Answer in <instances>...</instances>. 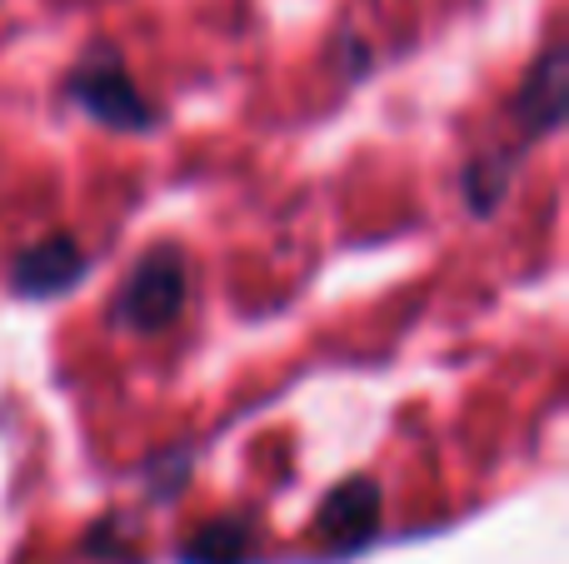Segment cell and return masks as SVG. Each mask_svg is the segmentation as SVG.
<instances>
[{
  "instance_id": "1",
  "label": "cell",
  "mask_w": 569,
  "mask_h": 564,
  "mask_svg": "<svg viewBox=\"0 0 569 564\" xmlns=\"http://www.w3.org/2000/svg\"><path fill=\"white\" fill-rule=\"evenodd\" d=\"M190 300V270L186 255L176 245H156L136 260V270L126 275V285L110 300V320L120 330H140V335H156V330L176 325L180 310Z\"/></svg>"
},
{
  "instance_id": "4",
  "label": "cell",
  "mask_w": 569,
  "mask_h": 564,
  "mask_svg": "<svg viewBox=\"0 0 569 564\" xmlns=\"http://www.w3.org/2000/svg\"><path fill=\"white\" fill-rule=\"evenodd\" d=\"M375 530H380V490H375V480H365V475L345 480L320 505V535L330 540V550H340V555L370 545Z\"/></svg>"
},
{
  "instance_id": "5",
  "label": "cell",
  "mask_w": 569,
  "mask_h": 564,
  "mask_svg": "<svg viewBox=\"0 0 569 564\" xmlns=\"http://www.w3.org/2000/svg\"><path fill=\"white\" fill-rule=\"evenodd\" d=\"M565 85H569L565 46L540 50V60L530 66V75H525L520 95H515V105H510L515 125H525V135H530V140L550 135V130L565 120Z\"/></svg>"
},
{
  "instance_id": "6",
  "label": "cell",
  "mask_w": 569,
  "mask_h": 564,
  "mask_svg": "<svg viewBox=\"0 0 569 564\" xmlns=\"http://www.w3.org/2000/svg\"><path fill=\"white\" fill-rule=\"evenodd\" d=\"M240 560H246V530L240 525H216L186 545V564H240Z\"/></svg>"
},
{
  "instance_id": "3",
  "label": "cell",
  "mask_w": 569,
  "mask_h": 564,
  "mask_svg": "<svg viewBox=\"0 0 569 564\" xmlns=\"http://www.w3.org/2000/svg\"><path fill=\"white\" fill-rule=\"evenodd\" d=\"M90 255L76 245L70 235H46L36 245H26L16 260H10V290L20 300H50V295H66L86 280Z\"/></svg>"
},
{
  "instance_id": "2",
  "label": "cell",
  "mask_w": 569,
  "mask_h": 564,
  "mask_svg": "<svg viewBox=\"0 0 569 564\" xmlns=\"http://www.w3.org/2000/svg\"><path fill=\"white\" fill-rule=\"evenodd\" d=\"M66 95L76 100L90 120H100V125H110V130L156 125V105L136 90V80L120 66L116 50H90V56H80L66 75Z\"/></svg>"
}]
</instances>
